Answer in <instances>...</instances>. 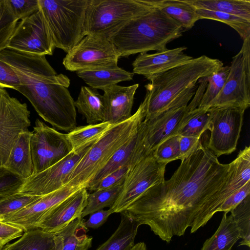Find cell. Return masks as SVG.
<instances>
[{
    "mask_svg": "<svg viewBox=\"0 0 250 250\" xmlns=\"http://www.w3.org/2000/svg\"><path fill=\"white\" fill-rule=\"evenodd\" d=\"M229 169L200 141L169 180L150 188L124 212L167 243L188 227L194 233L228 198L224 187Z\"/></svg>",
    "mask_w": 250,
    "mask_h": 250,
    "instance_id": "cell-1",
    "label": "cell"
},
{
    "mask_svg": "<svg viewBox=\"0 0 250 250\" xmlns=\"http://www.w3.org/2000/svg\"><path fill=\"white\" fill-rule=\"evenodd\" d=\"M0 59L10 65L18 76L20 84L15 90L28 100L43 120L63 131L75 124L76 107L67 89L70 81L57 74L45 56L6 48L0 52Z\"/></svg>",
    "mask_w": 250,
    "mask_h": 250,
    "instance_id": "cell-2",
    "label": "cell"
},
{
    "mask_svg": "<svg viewBox=\"0 0 250 250\" xmlns=\"http://www.w3.org/2000/svg\"><path fill=\"white\" fill-rule=\"evenodd\" d=\"M223 63L202 55L155 75L145 87L146 93L145 120L153 118L168 110L187 106L194 95L201 78L218 71Z\"/></svg>",
    "mask_w": 250,
    "mask_h": 250,
    "instance_id": "cell-3",
    "label": "cell"
},
{
    "mask_svg": "<svg viewBox=\"0 0 250 250\" xmlns=\"http://www.w3.org/2000/svg\"><path fill=\"white\" fill-rule=\"evenodd\" d=\"M185 29L177 21L154 7L123 25L108 40L120 57L149 51H160L180 37Z\"/></svg>",
    "mask_w": 250,
    "mask_h": 250,
    "instance_id": "cell-4",
    "label": "cell"
},
{
    "mask_svg": "<svg viewBox=\"0 0 250 250\" xmlns=\"http://www.w3.org/2000/svg\"><path fill=\"white\" fill-rule=\"evenodd\" d=\"M146 105L144 100L137 111L129 119L113 125L93 144L75 166L65 186L86 188L116 150L137 132L145 118Z\"/></svg>",
    "mask_w": 250,
    "mask_h": 250,
    "instance_id": "cell-5",
    "label": "cell"
},
{
    "mask_svg": "<svg viewBox=\"0 0 250 250\" xmlns=\"http://www.w3.org/2000/svg\"><path fill=\"white\" fill-rule=\"evenodd\" d=\"M88 0H39L55 47L68 53L86 35Z\"/></svg>",
    "mask_w": 250,
    "mask_h": 250,
    "instance_id": "cell-6",
    "label": "cell"
},
{
    "mask_svg": "<svg viewBox=\"0 0 250 250\" xmlns=\"http://www.w3.org/2000/svg\"><path fill=\"white\" fill-rule=\"evenodd\" d=\"M153 8L149 0H88L84 21L85 35L108 39L128 21Z\"/></svg>",
    "mask_w": 250,
    "mask_h": 250,
    "instance_id": "cell-7",
    "label": "cell"
},
{
    "mask_svg": "<svg viewBox=\"0 0 250 250\" xmlns=\"http://www.w3.org/2000/svg\"><path fill=\"white\" fill-rule=\"evenodd\" d=\"M229 71L221 91L210 108H237L250 105V37L243 40L239 52L232 58Z\"/></svg>",
    "mask_w": 250,
    "mask_h": 250,
    "instance_id": "cell-8",
    "label": "cell"
},
{
    "mask_svg": "<svg viewBox=\"0 0 250 250\" xmlns=\"http://www.w3.org/2000/svg\"><path fill=\"white\" fill-rule=\"evenodd\" d=\"M167 164L158 161L153 152L143 158L128 173L122 189L110 208L113 213L125 211L151 187L163 182Z\"/></svg>",
    "mask_w": 250,
    "mask_h": 250,
    "instance_id": "cell-9",
    "label": "cell"
},
{
    "mask_svg": "<svg viewBox=\"0 0 250 250\" xmlns=\"http://www.w3.org/2000/svg\"><path fill=\"white\" fill-rule=\"evenodd\" d=\"M35 123L30 140L33 174L49 168L72 151L66 134L38 119Z\"/></svg>",
    "mask_w": 250,
    "mask_h": 250,
    "instance_id": "cell-10",
    "label": "cell"
},
{
    "mask_svg": "<svg viewBox=\"0 0 250 250\" xmlns=\"http://www.w3.org/2000/svg\"><path fill=\"white\" fill-rule=\"evenodd\" d=\"M120 57L108 39L87 35L67 53L62 63L66 70L77 72L117 63Z\"/></svg>",
    "mask_w": 250,
    "mask_h": 250,
    "instance_id": "cell-11",
    "label": "cell"
},
{
    "mask_svg": "<svg viewBox=\"0 0 250 250\" xmlns=\"http://www.w3.org/2000/svg\"><path fill=\"white\" fill-rule=\"evenodd\" d=\"M7 48L39 55L53 54L55 46L40 8L17 23Z\"/></svg>",
    "mask_w": 250,
    "mask_h": 250,
    "instance_id": "cell-12",
    "label": "cell"
},
{
    "mask_svg": "<svg viewBox=\"0 0 250 250\" xmlns=\"http://www.w3.org/2000/svg\"><path fill=\"white\" fill-rule=\"evenodd\" d=\"M30 112L25 103L11 97L0 87V166L6 163L19 134L31 125Z\"/></svg>",
    "mask_w": 250,
    "mask_h": 250,
    "instance_id": "cell-13",
    "label": "cell"
},
{
    "mask_svg": "<svg viewBox=\"0 0 250 250\" xmlns=\"http://www.w3.org/2000/svg\"><path fill=\"white\" fill-rule=\"evenodd\" d=\"M210 135L208 148L217 157L229 154L237 147L245 110L237 108H210Z\"/></svg>",
    "mask_w": 250,
    "mask_h": 250,
    "instance_id": "cell-14",
    "label": "cell"
},
{
    "mask_svg": "<svg viewBox=\"0 0 250 250\" xmlns=\"http://www.w3.org/2000/svg\"><path fill=\"white\" fill-rule=\"evenodd\" d=\"M95 142L71 151L55 165L43 171L32 174L25 180L19 192L42 196L63 187L76 165Z\"/></svg>",
    "mask_w": 250,
    "mask_h": 250,
    "instance_id": "cell-15",
    "label": "cell"
},
{
    "mask_svg": "<svg viewBox=\"0 0 250 250\" xmlns=\"http://www.w3.org/2000/svg\"><path fill=\"white\" fill-rule=\"evenodd\" d=\"M82 188L65 186L41 196L24 208L0 220L21 227L24 231L35 229L36 225L46 213Z\"/></svg>",
    "mask_w": 250,
    "mask_h": 250,
    "instance_id": "cell-16",
    "label": "cell"
},
{
    "mask_svg": "<svg viewBox=\"0 0 250 250\" xmlns=\"http://www.w3.org/2000/svg\"><path fill=\"white\" fill-rule=\"evenodd\" d=\"M88 193L85 188L79 189L46 213L35 229L54 234L75 219L81 217L86 206Z\"/></svg>",
    "mask_w": 250,
    "mask_h": 250,
    "instance_id": "cell-17",
    "label": "cell"
},
{
    "mask_svg": "<svg viewBox=\"0 0 250 250\" xmlns=\"http://www.w3.org/2000/svg\"><path fill=\"white\" fill-rule=\"evenodd\" d=\"M187 106L173 108L148 120H144V145L146 153H152L166 140L177 135L187 112Z\"/></svg>",
    "mask_w": 250,
    "mask_h": 250,
    "instance_id": "cell-18",
    "label": "cell"
},
{
    "mask_svg": "<svg viewBox=\"0 0 250 250\" xmlns=\"http://www.w3.org/2000/svg\"><path fill=\"white\" fill-rule=\"evenodd\" d=\"M144 133L145 125L143 121L137 132L116 150L104 167L89 182L86 188L95 185L104 177L122 167L128 166L132 167L147 155L144 145Z\"/></svg>",
    "mask_w": 250,
    "mask_h": 250,
    "instance_id": "cell-19",
    "label": "cell"
},
{
    "mask_svg": "<svg viewBox=\"0 0 250 250\" xmlns=\"http://www.w3.org/2000/svg\"><path fill=\"white\" fill-rule=\"evenodd\" d=\"M186 47L157 51L155 53H140L132 63L133 73L150 77L185 63L193 58L184 53Z\"/></svg>",
    "mask_w": 250,
    "mask_h": 250,
    "instance_id": "cell-20",
    "label": "cell"
},
{
    "mask_svg": "<svg viewBox=\"0 0 250 250\" xmlns=\"http://www.w3.org/2000/svg\"><path fill=\"white\" fill-rule=\"evenodd\" d=\"M138 87V83L127 86L116 84L103 90L105 104L104 122L115 125L131 116L134 95Z\"/></svg>",
    "mask_w": 250,
    "mask_h": 250,
    "instance_id": "cell-21",
    "label": "cell"
},
{
    "mask_svg": "<svg viewBox=\"0 0 250 250\" xmlns=\"http://www.w3.org/2000/svg\"><path fill=\"white\" fill-rule=\"evenodd\" d=\"M84 223L83 218H77L54 233V250H88L93 237L87 234Z\"/></svg>",
    "mask_w": 250,
    "mask_h": 250,
    "instance_id": "cell-22",
    "label": "cell"
},
{
    "mask_svg": "<svg viewBox=\"0 0 250 250\" xmlns=\"http://www.w3.org/2000/svg\"><path fill=\"white\" fill-rule=\"evenodd\" d=\"M32 131L21 132L16 140L4 166L26 179L33 174L30 140Z\"/></svg>",
    "mask_w": 250,
    "mask_h": 250,
    "instance_id": "cell-23",
    "label": "cell"
},
{
    "mask_svg": "<svg viewBox=\"0 0 250 250\" xmlns=\"http://www.w3.org/2000/svg\"><path fill=\"white\" fill-rule=\"evenodd\" d=\"M91 88L104 89L124 81H130L134 74L119 67L117 63L76 72Z\"/></svg>",
    "mask_w": 250,
    "mask_h": 250,
    "instance_id": "cell-24",
    "label": "cell"
},
{
    "mask_svg": "<svg viewBox=\"0 0 250 250\" xmlns=\"http://www.w3.org/2000/svg\"><path fill=\"white\" fill-rule=\"evenodd\" d=\"M75 107L85 118L88 124L104 122L105 104L103 95L96 90L87 86H82L77 100L74 101Z\"/></svg>",
    "mask_w": 250,
    "mask_h": 250,
    "instance_id": "cell-25",
    "label": "cell"
},
{
    "mask_svg": "<svg viewBox=\"0 0 250 250\" xmlns=\"http://www.w3.org/2000/svg\"><path fill=\"white\" fill-rule=\"evenodd\" d=\"M154 7L178 22L186 29H191L199 20L196 8L186 0H149Z\"/></svg>",
    "mask_w": 250,
    "mask_h": 250,
    "instance_id": "cell-26",
    "label": "cell"
},
{
    "mask_svg": "<svg viewBox=\"0 0 250 250\" xmlns=\"http://www.w3.org/2000/svg\"><path fill=\"white\" fill-rule=\"evenodd\" d=\"M121 214V222L116 230L96 250H129L133 246L139 225L125 212Z\"/></svg>",
    "mask_w": 250,
    "mask_h": 250,
    "instance_id": "cell-27",
    "label": "cell"
},
{
    "mask_svg": "<svg viewBox=\"0 0 250 250\" xmlns=\"http://www.w3.org/2000/svg\"><path fill=\"white\" fill-rule=\"evenodd\" d=\"M239 239L240 231L231 215L224 213L218 229L201 250H231Z\"/></svg>",
    "mask_w": 250,
    "mask_h": 250,
    "instance_id": "cell-28",
    "label": "cell"
},
{
    "mask_svg": "<svg viewBox=\"0 0 250 250\" xmlns=\"http://www.w3.org/2000/svg\"><path fill=\"white\" fill-rule=\"evenodd\" d=\"M5 247L7 250H54V234L40 229L29 230Z\"/></svg>",
    "mask_w": 250,
    "mask_h": 250,
    "instance_id": "cell-29",
    "label": "cell"
},
{
    "mask_svg": "<svg viewBox=\"0 0 250 250\" xmlns=\"http://www.w3.org/2000/svg\"><path fill=\"white\" fill-rule=\"evenodd\" d=\"M196 9L230 14L250 21V0H186Z\"/></svg>",
    "mask_w": 250,
    "mask_h": 250,
    "instance_id": "cell-30",
    "label": "cell"
},
{
    "mask_svg": "<svg viewBox=\"0 0 250 250\" xmlns=\"http://www.w3.org/2000/svg\"><path fill=\"white\" fill-rule=\"evenodd\" d=\"M107 122L76 126L66 134L72 151L101 138L113 125Z\"/></svg>",
    "mask_w": 250,
    "mask_h": 250,
    "instance_id": "cell-31",
    "label": "cell"
},
{
    "mask_svg": "<svg viewBox=\"0 0 250 250\" xmlns=\"http://www.w3.org/2000/svg\"><path fill=\"white\" fill-rule=\"evenodd\" d=\"M211 112L197 108L187 112L178 129L177 135L200 138L202 134L210 130Z\"/></svg>",
    "mask_w": 250,
    "mask_h": 250,
    "instance_id": "cell-32",
    "label": "cell"
},
{
    "mask_svg": "<svg viewBox=\"0 0 250 250\" xmlns=\"http://www.w3.org/2000/svg\"><path fill=\"white\" fill-rule=\"evenodd\" d=\"M196 13L199 20L217 21L229 25L238 33L243 40L250 37V20L230 14L203 9H196Z\"/></svg>",
    "mask_w": 250,
    "mask_h": 250,
    "instance_id": "cell-33",
    "label": "cell"
},
{
    "mask_svg": "<svg viewBox=\"0 0 250 250\" xmlns=\"http://www.w3.org/2000/svg\"><path fill=\"white\" fill-rule=\"evenodd\" d=\"M122 188L123 184L88 193L86 206L81 217L83 218L93 212L103 209L105 207H112L118 197Z\"/></svg>",
    "mask_w": 250,
    "mask_h": 250,
    "instance_id": "cell-34",
    "label": "cell"
},
{
    "mask_svg": "<svg viewBox=\"0 0 250 250\" xmlns=\"http://www.w3.org/2000/svg\"><path fill=\"white\" fill-rule=\"evenodd\" d=\"M229 71V66H223L218 71L206 77L207 87L197 108L207 110L221 91Z\"/></svg>",
    "mask_w": 250,
    "mask_h": 250,
    "instance_id": "cell-35",
    "label": "cell"
},
{
    "mask_svg": "<svg viewBox=\"0 0 250 250\" xmlns=\"http://www.w3.org/2000/svg\"><path fill=\"white\" fill-rule=\"evenodd\" d=\"M242 239L240 245L250 247V194L230 211Z\"/></svg>",
    "mask_w": 250,
    "mask_h": 250,
    "instance_id": "cell-36",
    "label": "cell"
},
{
    "mask_svg": "<svg viewBox=\"0 0 250 250\" xmlns=\"http://www.w3.org/2000/svg\"><path fill=\"white\" fill-rule=\"evenodd\" d=\"M18 21L8 0H0V52L7 47Z\"/></svg>",
    "mask_w": 250,
    "mask_h": 250,
    "instance_id": "cell-37",
    "label": "cell"
},
{
    "mask_svg": "<svg viewBox=\"0 0 250 250\" xmlns=\"http://www.w3.org/2000/svg\"><path fill=\"white\" fill-rule=\"evenodd\" d=\"M40 196L18 192L0 198V220L21 209Z\"/></svg>",
    "mask_w": 250,
    "mask_h": 250,
    "instance_id": "cell-38",
    "label": "cell"
},
{
    "mask_svg": "<svg viewBox=\"0 0 250 250\" xmlns=\"http://www.w3.org/2000/svg\"><path fill=\"white\" fill-rule=\"evenodd\" d=\"M179 137L176 135L161 143L153 152L155 159L167 164L180 159Z\"/></svg>",
    "mask_w": 250,
    "mask_h": 250,
    "instance_id": "cell-39",
    "label": "cell"
},
{
    "mask_svg": "<svg viewBox=\"0 0 250 250\" xmlns=\"http://www.w3.org/2000/svg\"><path fill=\"white\" fill-rule=\"evenodd\" d=\"M25 179L0 166V198L19 192Z\"/></svg>",
    "mask_w": 250,
    "mask_h": 250,
    "instance_id": "cell-40",
    "label": "cell"
},
{
    "mask_svg": "<svg viewBox=\"0 0 250 250\" xmlns=\"http://www.w3.org/2000/svg\"><path fill=\"white\" fill-rule=\"evenodd\" d=\"M131 167L125 166L107 175L95 185L86 188L90 191L111 188L119 185L123 184L124 182L130 171Z\"/></svg>",
    "mask_w": 250,
    "mask_h": 250,
    "instance_id": "cell-41",
    "label": "cell"
},
{
    "mask_svg": "<svg viewBox=\"0 0 250 250\" xmlns=\"http://www.w3.org/2000/svg\"><path fill=\"white\" fill-rule=\"evenodd\" d=\"M8 2L18 21L25 19L40 10L39 0H8Z\"/></svg>",
    "mask_w": 250,
    "mask_h": 250,
    "instance_id": "cell-42",
    "label": "cell"
},
{
    "mask_svg": "<svg viewBox=\"0 0 250 250\" xmlns=\"http://www.w3.org/2000/svg\"><path fill=\"white\" fill-rule=\"evenodd\" d=\"M20 84L18 76L14 69L0 59V87L15 89Z\"/></svg>",
    "mask_w": 250,
    "mask_h": 250,
    "instance_id": "cell-43",
    "label": "cell"
},
{
    "mask_svg": "<svg viewBox=\"0 0 250 250\" xmlns=\"http://www.w3.org/2000/svg\"><path fill=\"white\" fill-rule=\"evenodd\" d=\"M250 194V181L229 196L220 206L217 212L227 214Z\"/></svg>",
    "mask_w": 250,
    "mask_h": 250,
    "instance_id": "cell-44",
    "label": "cell"
},
{
    "mask_svg": "<svg viewBox=\"0 0 250 250\" xmlns=\"http://www.w3.org/2000/svg\"><path fill=\"white\" fill-rule=\"evenodd\" d=\"M24 232L21 227L0 220V249L20 237Z\"/></svg>",
    "mask_w": 250,
    "mask_h": 250,
    "instance_id": "cell-45",
    "label": "cell"
},
{
    "mask_svg": "<svg viewBox=\"0 0 250 250\" xmlns=\"http://www.w3.org/2000/svg\"><path fill=\"white\" fill-rule=\"evenodd\" d=\"M112 210H100L89 214V217L85 221V225L87 228L97 229L103 225L107 220L109 216L113 213Z\"/></svg>",
    "mask_w": 250,
    "mask_h": 250,
    "instance_id": "cell-46",
    "label": "cell"
},
{
    "mask_svg": "<svg viewBox=\"0 0 250 250\" xmlns=\"http://www.w3.org/2000/svg\"><path fill=\"white\" fill-rule=\"evenodd\" d=\"M180 160L184 159L197 146L200 138L179 136Z\"/></svg>",
    "mask_w": 250,
    "mask_h": 250,
    "instance_id": "cell-47",
    "label": "cell"
},
{
    "mask_svg": "<svg viewBox=\"0 0 250 250\" xmlns=\"http://www.w3.org/2000/svg\"><path fill=\"white\" fill-rule=\"evenodd\" d=\"M129 250H146V245L144 242H139L134 244Z\"/></svg>",
    "mask_w": 250,
    "mask_h": 250,
    "instance_id": "cell-48",
    "label": "cell"
},
{
    "mask_svg": "<svg viewBox=\"0 0 250 250\" xmlns=\"http://www.w3.org/2000/svg\"><path fill=\"white\" fill-rule=\"evenodd\" d=\"M0 250H7L5 247H4L3 248L0 249Z\"/></svg>",
    "mask_w": 250,
    "mask_h": 250,
    "instance_id": "cell-49",
    "label": "cell"
}]
</instances>
